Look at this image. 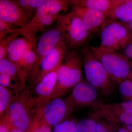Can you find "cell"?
<instances>
[{
    "label": "cell",
    "mask_w": 132,
    "mask_h": 132,
    "mask_svg": "<svg viewBox=\"0 0 132 132\" xmlns=\"http://www.w3.org/2000/svg\"><path fill=\"white\" fill-rule=\"evenodd\" d=\"M121 53L128 60H132V42L127 45L122 50Z\"/></svg>",
    "instance_id": "cell-31"
},
{
    "label": "cell",
    "mask_w": 132,
    "mask_h": 132,
    "mask_svg": "<svg viewBox=\"0 0 132 132\" xmlns=\"http://www.w3.org/2000/svg\"><path fill=\"white\" fill-rule=\"evenodd\" d=\"M70 10L69 0H45L30 22L19 31L22 35L36 38L38 33L51 27L60 15Z\"/></svg>",
    "instance_id": "cell-2"
},
{
    "label": "cell",
    "mask_w": 132,
    "mask_h": 132,
    "mask_svg": "<svg viewBox=\"0 0 132 132\" xmlns=\"http://www.w3.org/2000/svg\"><path fill=\"white\" fill-rule=\"evenodd\" d=\"M124 125L125 128H126L129 132H132V125Z\"/></svg>",
    "instance_id": "cell-36"
},
{
    "label": "cell",
    "mask_w": 132,
    "mask_h": 132,
    "mask_svg": "<svg viewBox=\"0 0 132 132\" xmlns=\"http://www.w3.org/2000/svg\"><path fill=\"white\" fill-rule=\"evenodd\" d=\"M17 6L34 15L45 0H13Z\"/></svg>",
    "instance_id": "cell-22"
},
{
    "label": "cell",
    "mask_w": 132,
    "mask_h": 132,
    "mask_svg": "<svg viewBox=\"0 0 132 132\" xmlns=\"http://www.w3.org/2000/svg\"><path fill=\"white\" fill-rule=\"evenodd\" d=\"M118 132H130L126 129L124 127H119L118 129Z\"/></svg>",
    "instance_id": "cell-35"
},
{
    "label": "cell",
    "mask_w": 132,
    "mask_h": 132,
    "mask_svg": "<svg viewBox=\"0 0 132 132\" xmlns=\"http://www.w3.org/2000/svg\"><path fill=\"white\" fill-rule=\"evenodd\" d=\"M53 132H79L76 123L72 120H66L55 127Z\"/></svg>",
    "instance_id": "cell-26"
},
{
    "label": "cell",
    "mask_w": 132,
    "mask_h": 132,
    "mask_svg": "<svg viewBox=\"0 0 132 132\" xmlns=\"http://www.w3.org/2000/svg\"><path fill=\"white\" fill-rule=\"evenodd\" d=\"M56 22L62 28L64 41L68 51L81 49L90 40V34L82 20L71 10L60 15Z\"/></svg>",
    "instance_id": "cell-5"
},
{
    "label": "cell",
    "mask_w": 132,
    "mask_h": 132,
    "mask_svg": "<svg viewBox=\"0 0 132 132\" xmlns=\"http://www.w3.org/2000/svg\"><path fill=\"white\" fill-rule=\"evenodd\" d=\"M51 127L38 119L35 121L30 132H51Z\"/></svg>",
    "instance_id": "cell-28"
},
{
    "label": "cell",
    "mask_w": 132,
    "mask_h": 132,
    "mask_svg": "<svg viewBox=\"0 0 132 132\" xmlns=\"http://www.w3.org/2000/svg\"><path fill=\"white\" fill-rule=\"evenodd\" d=\"M76 125L79 132H96V122L93 117L79 121Z\"/></svg>",
    "instance_id": "cell-24"
},
{
    "label": "cell",
    "mask_w": 132,
    "mask_h": 132,
    "mask_svg": "<svg viewBox=\"0 0 132 132\" xmlns=\"http://www.w3.org/2000/svg\"><path fill=\"white\" fill-rule=\"evenodd\" d=\"M119 108L125 110H132V100L114 104Z\"/></svg>",
    "instance_id": "cell-32"
},
{
    "label": "cell",
    "mask_w": 132,
    "mask_h": 132,
    "mask_svg": "<svg viewBox=\"0 0 132 132\" xmlns=\"http://www.w3.org/2000/svg\"><path fill=\"white\" fill-rule=\"evenodd\" d=\"M112 0H69L70 7L85 8L98 10L108 17Z\"/></svg>",
    "instance_id": "cell-19"
},
{
    "label": "cell",
    "mask_w": 132,
    "mask_h": 132,
    "mask_svg": "<svg viewBox=\"0 0 132 132\" xmlns=\"http://www.w3.org/2000/svg\"><path fill=\"white\" fill-rule=\"evenodd\" d=\"M14 95L13 90L0 85V118L6 113Z\"/></svg>",
    "instance_id": "cell-21"
},
{
    "label": "cell",
    "mask_w": 132,
    "mask_h": 132,
    "mask_svg": "<svg viewBox=\"0 0 132 132\" xmlns=\"http://www.w3.org/2000/svg\"><path fill=\"white\" fill-rule=\"evenodd\" d=\"M34 15L22 9L13 0H0V19L23 28L30 22Z\"/></svg>",
    "instance_id": "cell-12"
},
{
    "label": "cell",
    "mask_w": 132,
    "mask_h": 132,
    "mask_svg": "<svg viewBox=\"0 0 132 132\" xmlns=\"http://www.w3.org/2000/svg\"><path fill=\"white\" fill-rule=\"evenodd\" d=\"M6 114L13 127L30 132L38 118L32 91L28 85L15 94Z\"/></svg>",
    "instance_id": "cell-1"
},
{
    "label": "cell",
    "mask_w": 132,
    "mask_h": 132,
    "mask_svg": "<svg viewBox=\"0 0 132 132\" xmlns=\"http://www.w3.org/2000/svg\"><path fill=\"white\" fill-rule=\"evenodd\" d=\"M9 132H26L24 131H22L20 130H19V129L15 128L14 127H13V126L11 127V128H10V130Z\"/></svg>",
    "instance_id": "cell-34"
},
{
    "label": "cell",
    "mask_w": 132,
    "mask_h": 132,
    "mask_svg": "<svg viewBox=\"0 0 132 132\" xmlns=\"http://www.w3.org/2000/svg\"><path fill=\"white\" fill-rule=\"evenodd\" d=\"M127 78L130 79L132 80V71H131V72L129 74V75L128 76Z\"/></svg>",
    "instance_id": "cell-37"
},
{
    "label": "cell",
    "mask_w": 132,
    "mask_h": 132,
    "mask_svg": "<svg viewBox=\"0 0 132 132\" xmlns=\"http://www.w3.org/2000/svg\"><path fill=\"white\" fill-rule=\"evenodd\" d=\"M0 73L5 74L10 78L15 94L23 89L27 85L16 64L7 58L0 60Z\"/></svg>",
    "instance_id": "cell-17"
},
{
    "label": "cell",
    "mask_w": 132,
    "mask_h": 132,
    "mask_svg": "<svg viewBox=\"0 0 132 132\" xmlns=\"http://www.w3.org/2000/svg\"><path fill=\"white\" fill-rule=\"evenodd\" d=\"M102 49L110 51L123 50L132 42V33L122 23L107 19L100 30Z\"/></svg>",
    "instance_id": "cell-7"
},
{
    "label": "cell",
    "mask_w": 132,
    "mask_h": 132,
    "mask_svg": "<svg viewBox=\"0 0 132 132\" xmlns=\"http://www.w3.org/2000/svg\"><path fill=\"white\" fill-rule=\"evenodd\" d=\"M60 66L44 76L31 89L35 101L38 119L40 118L43 109L52 100L57 82V71Z\"/></svg>",
    "instance_id": "cell-9"
},
{
    "label": "cell",
    "mask_w": 132,
    "mask_h": 132,
    "mask_svg": "<svg viewBox=\"0 0 132 132\" xmlns=\"http://www.w3.org/2000/svg\"><path fill=\"white\" fill-rule=\"evenodd\" d=\"M96 122V132H112L107 128L104 123L95 114L93 115Z\"/></svg>",
    "instance_id": "cell-30"
},
{
    "label": "cell",
    "mask_w": 132,
    "mask_h": 132,
    "mask_svg": "<svg viewBox=\"0 0 132 132\" xmlns=\"http://www.w3.org/2000/svg\"><path fill=\"white\" fill-rule=\"evenodd\" d=\"M12 125L7 114L0 118V132H9Z\"/></svg>",
    "instance_id": "cell-29"
},
{
    "label": "cell",
    "mask_w": 132,
    "mask_h": 132,
    "mask_svg": "<svg viewBox=\"0 0 132 132\" xmlns=\"http://www.w3.org/2000/svg\"><path fill=\"white\" fill-rule=\"evenodd\" d=\"M107 19L122 24L132 20V0H112Z\"/></svg>",
    "instance_id": "cell-16"
},
{
    "label": "cell",
    "mask_w": 132,
    "mask_h": 132,
    "mask_svg": "<svg viewBox=\"0 0 132 132\" xmlns=\"http://www.w3.org/2000/svg\"><path fill=\"white\" fill-rule=\"evenodd\" d=\"M38 38L23 35L14 38L8 48L7 58L16 65L28 52L35 48Z\"/></svg>",
    "instance_id": "cell-14"
},
{
    "label": "cell",
    "mask_w": 132,
    "mask_h": 132,
    "mask_svg": "<svg viewBox=\"0 0 132 132\" xmlns=\"http://www.w3.org/2000/svg\"><path fill=\"white\" fill-rule=\"evenodd\" d=\"M82 67L81 50L68 51L57 71L52 100L66 94L82 80Z\"/></svg>",
    "instance_id": "cell-3"
},
{
    "label": "cell",
    "mask_w": 132,
    "mask_h": 132,
    "mask_svg": "<svg viewBox=\"0 0 132 132\" xmlns=\"http://www.w3.org/2000/svg\"><path fill=\"white\" fill-rule=\"evenodd\" d=\"M19 28L14 25L0 19V38H5L15 32Z\"/></svg>",
    "instance_id": "cell-27"
},
{
    "label": "cell",
    "mask_w": 132,
    "mask_h": 132,
    "mask_svg": "<svg viewBox=\"0 0 132 132\" xmlns=\"http://www.w3.org/2000/svg\"><path fill=\"white\" fill-rule=\"evenodd\" d=\"M89 46L87 44L81 50L86 80L104 95H110L116 84L102 64L92 54Z\"/></svg>",
    "instance_id": "cell-4"
},
{
    "label": "cell",
    "mask_w": 132,
    "mask_h": 132,
    "mask_svg": "<svg viewBox=\"0 0 132 132\" xmlns=\"http://www.w3.org/2000/svg\"><path fill=\"white\" fill-rule=\"evenodd\" d=\"M71 11L78 15L81 19L90 34V38L100 31L107 17L100 11L85 8L71 7Z\"/></svg>",
    "instance_id": "cell-15"
},
{
    "label": "cell",
    "mask_w": 132,
    "mask_h": 132,
    "mask_svg": "<svg viewBox=\"0 0 132 132\" xmlns=\"http://www.w3.org/2000/svg\"><path fill=\"white\" fill-rule=\"evenodd\" d=\"M123 24H124L132 33V20L127 23Z\"/></svg>",
    "instance_id": "cell-33"
},
{
    "label": "cell",
    "mask_w": 132,
    "mask_h": 132,
    "mask_svg": "<svg viewBox=\"0 0 132 132\" xmlns=\"http://www.w3.org/2000/svg\"><path fill=\"white\" fill-rule=\"evenodd\" d=\"M73 110L66 99L56 98L46 106L39 120L51 127H55L64 121Z\"/></svg>",
    "instance_id": "cell-13"
},
{
    "label": "cell",
    "mask_w": 132,
    "mask_h": 132,
    "mask_svg": "<svg viewBox=\"0 0 132 132\" xmlns=\"http://www.w3.org/2000/svg\"><path fill=\"white\" fill-rule=\"evenodd\" d=\"M97 88L82 79L72 88L66 100L73 110L75 108L93 106L98 97Z\"/></svg>",
    "instance_id": "cell-11"
},
{
    "label": "cell",
    "mask_w": 132,
    "mask_h": 132,
    "mask_svg": "<svg viewBox=\"0 0 132 132\" xmlns=\"http://www.w3.org/2000/svg\"><path fill=\"white\" fill-rule=\"evenodd\" d=\"M95 108L118 123L132 125V110H125L119 108L114 104H104L101 102H98Z\"/></svg>",
    "instance_id": "cell-18"
},
{
    "label": "cell",
    "mask_w": 132,
    "mask_h": 132,
    "mask_svg": "<svg viewBox=\"0 0 132 132\" xmlns=\"http://www.w3.org/2000/svg\"><path fill=\"white\" fill-rule=\"evenodd\" d=\"M19 29L16 32L8 35L5 38H0V60L7 58V50L10 43L14 38L21 35Z\"/></svg>",
    "instance_id": "cell-23"
},
{
    "label": "cell",
    "mask_w": 132,
    "mask_h": 132,
    "mask_svg": "<svg viewBox=\"0 0 132 132\" xmlns=\"http://www.w3.org/2000/svg\"><path fill=\"white\" fill-rule=\"evenodd\" d=\"M63 37L61 27L57 23L55 26L43 32L38 38L35 48L36 54L35 63L32 72L27 81L30 87L32 86L43 59L57 45Z\"/></svg>",
    "instance_id": "cell-8"
},
{
    "label": "cell",
    "mask_w": 132,
    "mask_h": 132,
    "mask_svg": "<svg viewBox=\"0 0 132 132\" xmlns=\"http://www.w3.org/2000/svg\"><path fill=\"white\" fill-rule=\"evenodd\" d=\"M68 51L63 36L57 45L43 59L31 89L44 76L60 65Z\"/></svg>",
    "instance_id": "cell-10"
},
{
    "label": "cell",
    "mask_w": 132,
    "mask_h": 132,
    "mask_svg": "<svg viewBox=\"0 0 132 132\" xmlns=\"http://www.w3.org/2000/svg\"><path fill=\"white\" fill-rule=\"evenodd\" d=\"M119 89L121 96L128 101L132 100V80L126 78L119 84Z\"/></svg>",
    "instance_id": "cell-25"
},
{
    "label": "cell",
    "mask_w": 132,
    "mask_h": 132,
    "mask_svg": "<svg viewBox=\"0 0 132 132\" xmlns=\"http://www.w3.org/2000/svg\"><path fill=\"white\" fill-rule=\"evenodd\" d=\"M35 48L28 52L16 65L26 82L30 77L35 64L36 54Z\"/></svg>",
    "instance_id": "cell-20"
},
{
    "label": "cell",
    "mask_w": 132,
    "mask_h": 132,
    "mask_svg": "<svg viewBox=\"0 0 132 132\" xmlns=\"http://www.w3.org/2000/svg\"><path fill=\"white\" fill-rule=\"evenodd\" d=\"M92 54L100 62L116 84L127 78L131 72L130 60L121 53L105 50L99 47L89 46Z\"/></svg>",
    "instance_id": "cell-6"
}]
</instances>
